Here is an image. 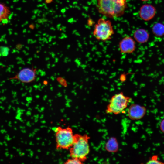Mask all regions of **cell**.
<instances>
[{
  "instance_id": "cell-1",
  "label": "cell",
  "mask_w": 164,
  "mask_h": 164,
  "mask_svg": "<svg viewBox=\"0 0 164 164\" xmlns=\"http://www.w3.org/2000/svg\"><path fill=\"white\" fill-rule=\"evenodd\" d=\"M127 6L126 0H97V9L100 13L113 18L122 16Z\"/></svg>"
},
{
  "instance_id": "cell-2",
  "label": "cell",
  "mask_w": 164,
  "mask_h": 164,
  "mask_svg": "<svg viewBox=\"0 0 164 164\" xmlns=\"http://www.w3.org/2000/svg\"><path fill=\"white\" fill-rule=\"evenodd\" d=\"M90 138V137L87 134H74L73 143L69 149L71 158L78 159L83 162L87 159L90 151L88 143Z\"/></svg>"
},
{
  "instance_id": "cell-3",
  "label": "cell",
  "mask_w": 164,
  "mask_h": 164,
  "mask_svg": "<svg viewBox=\"0 0 164 164\" xmlns=\"http://www.w3.org/2000/svg\"><path fill=\"white\" fill-rule=\"evenodd\" d=\"M55 133L56 147L57 149H69L74 140V134L72 128L68 127L63 128L61 127L53 128Z\"/></svg>"
},
{
  "instance_id": "cell-4",
  "label": "cell",
  "mask_w": 164,
  "mask_h": 164,
  "mask_svg": "<svg viewBox=\"0 0 164 164\" xmlns=\"http://www.w3.org/2000/svg\"><path fill=\"white\" fill-rule=\"evenodd\" d=\"M93 34L99 41L105 42L110 39L114 34L111 22L102 18L99 19L94 26Z\"/></svg>"
},
{
  "instance_id": "cell-5",
  "label": "cell",
  "mask_w": 164,
  "mask_h": 164,
  "mask_svg": "<svg viewBox=\"0 0 164 164\" xmlns=\"http://www.w3.org/2000/svg\"><path fill=\"white\" fill-rule=\"evenodd\" d=\"M132 101V98L121 92L113 95L110 99L106 110L107 113L117 115L121 113Z\"/></svg>"
},
{
  "instance_id": "cell-6",
  "label": "cell",
  "mask_w": 164,
  "mask_h": 164,
  "mask_svg": "<svg viewBox=\"0 0 164 164\" xmlns=\"http://www.w3.org/2000/svg\"><path fill=\"white\" fill-rule=\"evenodd\" d=\"M36 77V69L33 68L25 67L20 70L14 76L8 80H17L22 83H30L34 81Z\"/></svg>"
},
{
  "instance_id": "cell-7",
  "label": "cell",
  "mask_w": 164,
  "mask_h": 164,
  "mask_svg": "<svg viewBox=\"0 0 164 164\" xmlns=\"http://www.w3.org/2000/svg\"><path fill=\"white\" fill-rule=\"evenodd\" d=\"M119 48L120 53L123 54H130L135 50V40L131 37L126 36L120 41Z\"/></svg>"
},
{
  "instance_id": "cell-8",
  "label": "cell",
  "mask_w": 164,
  "mask_h": 164,
  "mask_svg": "<svg viewBox=\"0 0 164 164\" xmlns=\"http://www.w3.org/2000/svg\"><path fill=\"white\" fill-rule=\"evenodd\" d=\"M146 111V108L144 106L137 104H132L129 108L128 114L131 120H138L143 117Z\"/></svg>"
},
{
  "instance_id": "cell-9",
  "label": "cell",
  "mask_w": 164,
  "mask_h": 164,
  "mask_svg": "<svg viewBox=\"0 0 164 164\" xmlns=\"http://www.w3.org/2000/svg\"><path fill=\"white\" fill-rule=\"evenodd\" d=\"M156 13V9L153 5L149 4L142 5L140 8L139 15L145 21H149L153 19Z\"/></svg>"
},
{
  "instance_id": "cell-10",
  "label": "cell",
  "mask_w": 164,
  "mask_h": 164,
  "mask_svg": "<svg viewBox=\"0 0 164 164\" xmlns=\"http://www.w3.org/2000/svg\"><path fill=\"white\" fill-rule=\"evenodd\" d=\"M148 32L143 29H139L135 31L133 34L135 39L138 43L142 44L147 42L149 38Z\"/></svg>"
},
{
  "instance_id": "cell-11",
  "label": "cell",
  "mask_w": 164,
  "mask_h": 164,
  "mask_svg": "<svg viewBox=\"0 0 164 164\" xmlns=\"http://www.w3.org/2000/svg\"><path fill=\"white\" fill-rule=\"evenodd\" d=\"M105 149L109 152H117L119 149V145L116 138L114 137L110 138L106 143Z\"/></svg>"
},
{
  "instance_id": "cell-12",
  "label": "cell",
  "mask_w": 164,
  "mask_h": 164,
  "mask_svg": "<svg viewBox=\"0 0 164 164\" xmlns=\"http://www.w3.org/2000/svg\"><path fill=\"white\" fill-rule=\"evenodd\" d=\"M10 14L9 8L4 4L0 2V22L7 20Z\"/></svg>"
},
{
  "instance_id": "cell-13",
  "label": "cell",
  "mask_w": 164,
  "mask_h": 164,
  "mask_svg": "<svg viewBox=\"0 0 164 164\" xmlns=\"http://www.w3.org/2000/svg\"><path fill=\"white\" fill-rule=\"evenodd\" d=\"M152 31L155 36H162L164 35V25L160 22L156 23L153 26Z\"/></svg>"
},
{
  "instance_id": "cell-14",
  "label": "cell",
  "mask_w": 164,
  "mask_h": 164,
  "mask_svg": "<svg viewBox=\"0 0 164 164\" xmlns=\"http://www.w3.org/2000/svg\"><path fill=\"white\" fill-rule=\"evenodd\" d=\"M83 163L79 159L76 158H72L67 159L64 164H81Z\"/></svg>"
},
{
  "instance_id": "cell-15",
  "label": "cell",
  "mask_w": 164,
  "mask_h": 164,
  "mask_svg": "<svg viewBox=\"0 0 164 164\" xmlns=\"http://www.w3.org/2000/svg\"><path fill=\"white\" fill-rule=\"evenodd\" d=\"M147 164H163L157 159V157L155 156H153L150 158L146 163Z\"/></svg>"
},
{
  "instance_id": "cell-16",
  "label": "cell",
  "mask_w": 164,
  "mask_h": 164,
  "mask_svg": "<svg viewBox=\"0 0 164 164\" xmlns=\"http://www.w3.org/2000/svg\"><path fill=\"white\" fill-rule=\"evenodd\" d=\"M160 128L161 130L164 133V119L162 120L161 123Z\"/></svg>"
},
{
  "instance_id": "cell-17",
  "label": "cell",
  "mask_w": 164,
  "mask_h": 164,
  "mask_svg": "<svg viewBox=\"0 0 164 164\" xmlns=\"http://www.w3.org/2000/svg\"><path fill=\"white\" fill-rule=\"evenodd\" d=\"M141 1H149V0H140Z\"/></svg>"
}]
</instances>
